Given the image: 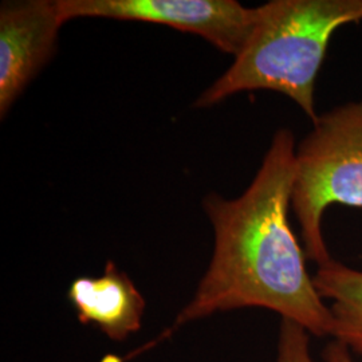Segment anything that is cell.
<instances>
[{"instance_id": "6da1fadb", "label": "cell", "mask_w": 362, "mask_h": 362, "mask_svg": "<svg viewBox=\"0 0 362 362\" xmlns=\"http://www.w3.org/2000/svg\"><path fill=\"white\" fill-rule=\"evenodd\" d=\"M296 140L279 129L246 192L203 202L215 233L207 272L177 314L173 330L223 311L262 308L317 337H333L334 318L318 294L288 223L296 180Z\"/></svg>"}, {"instance_id": "7a4b0ae2", "label": "cell", "mask_w": 362, "mask_h": 362, "mask_svg": "<svg viewBox=\"0 0 362 362\" xmlns=\"http://www.w3.org/2000/svg\"><path fill=\"white\" fill-rule=\"evenodd\" d=\"M362 21V0H272L233 65L194 101L209 107L233 94L270 90L291 98L313 122L315 81L339 27Z\"/></svg>"}, {"instance_id": "3957f363", "label": "cell", "mask_w": 362, "mask_h": 362, "mask_svg": "<svg viewBox=\"0 0 362 362\" xmlns=\"http://www.w3.org/2000/svg\"><path fill=\"white\" fill-rule=\"evenodd\" d=\"M332 204L362 207V101L318 116L296 151L291 208L306 258L324 266L332 260L322 236V216Z\"/></svg>"}, {"instance_id": "277c9868", "label": "cell", "mask_w": 362, "mask_h": 362, "mask_svg": "<svg viewBox=\"0 0 362 362\" xmlns=\"http://www.w3.org/2000/svg\"><path fill=\"white\" fill-rule=\"evenodd\" d=\"M69 22L79 18L148 22L206 39L218 50L236 57L259 18V7L235 0H57Z\"/></svg>"}, {"instance_id": "5b68a950", "label": "cell", "mask_w": 362, "mask_h": 362, "mask_svg": "<svg viewBox=\"0 0 362 362\" xmlns=\"http://www.w3.org/2000/svg\"><path fill=\"white\" fill-rule=\"evenodd\" d=\"M64 19L57 0L3 1L0 7V116H7L55 52Z\"/></svg>"}, {"instance_id": "8992f818", "label": "cell", "mask_w": 362, "mask_h": 362, "mask_svg": "<svg viewBox=\"0 0 362 362\" xmlns=\"http://www.w3.org/2000/svg\"><path fill=\"white\" fill-rule=\"evenodd\" d=\"M67 298L81 324L97 326L115 342L128 339L143 326L146 300L113 260L106 263L100 276L74 279Z\"/></svg>"}, {"instance_id": "52a82bcc", "label": "cell", "mask_w": 362, "mask_h": 362, "mask_svg": "<svg viewBox=\"0 0 362 362\" xmlns=\"http://www.w3.org/2000/svg\"><path fill=\"white\" fill-rule=\"evenodd\" d=\"M313 282L322 299L332 300L336 341L362 354V272L332 259L318 267Z\"/></svg>"}, {"instance_id": "ba28073f", "label": "cell", "mask_w": 362, "mask_h": 362, "mask_svg": "<svg viewBox=\"0 0 362 362\" xmlns=\"http://www.w3.org/2000/svg\"><path fill=\"white\" fill-rule=\"evenodd\" d=\"M276 362H314L309 332L290 320L281 321Z\"/></svg>"}, {"instance_id": "9c48e42d", "label": "cell", "mask_w": 362, "mask_h": 362, "mask_svg": "<svg viewBox=\"0 0 362 362\" xmlns=\"http://www.w3.org/2000/svg\"><path fill=\"white\" fill-rule=\"evenodd\" d=\"M324 357L326 362H354L350 356V350L338 341L330 342L325 348Z\"/></svg>"}]
</instances>
